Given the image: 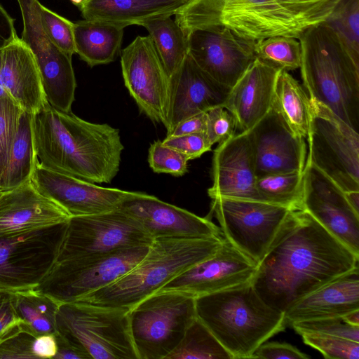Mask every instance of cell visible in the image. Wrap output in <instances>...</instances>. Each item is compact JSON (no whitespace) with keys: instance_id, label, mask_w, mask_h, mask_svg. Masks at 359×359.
<instances>
[{"instance_id":"cell-10","label":"cell","mask_w":359,"mask_h":359,"mask_svg":"<svg viewBox=\"0 0 359 359\" xmlns=\"http://www.w3.org/2000/svg\"><path fill=\"white\" fill-rule=\"evenodd\" d=\"M149 245L55 261L34 290L59 304L76 302L115 281L135 266Z\"/></svg>"},{"instance_id":"cell-39","label":"cell","mask_w":359,"mask_h":359,"mask_svg":"<svg viewBox=\"0 0 359 359\" xmlns=\"http://www.w3.org/2000/svg\"><path fill=\"white\" fill-rule=\"evenodd\" d=\"M39 12L42 27L50 41L70 57L76 53L74 22L48 9L41 4Z\"/></svg>"},{"instance_id":"cell-14","label":"cell","mask_w":359,"mask_h":359,"mask_svg":"<svg viewBox=\"0 0 359 359\" xmlns=\"http://www.w3.org/2000/svg\"><path fill=\"white\" fill-rule=\"evenodd\" d=\"M23 20L22 41L36 62L45 96L53 108L72 111L76 82L72 57L58 48L44 32L38 0H18Z\"/></svg>"},{"instance_id":"cell-55","label":"cell","mask_w":359,"mask_h":359,"mask_svg":"<svg viewBox=\"0 0 359 359\" xmlns=\"http://www.w3.org/2000/svg\"><path fill=\"white\" fill-rule=\"evenodd\" d=\"M6 95H9L7 93V92L4 89V88L2 85L1 81V78H0V97H4Z\"/></svg>"},{"instance_id":"cell-25","label":"cell","mask_w":359,"mask_h":359,"mask_svg":"<svg viewBox=\"0 0 359 359\" xmlns=\"http://www.w3.org/2000/svg\"><path fill=\"white\" fill-rule=\"evenodd\" d=\"M0 78L23 111L35 114L49 104L34 55L19 37L0 48Z\"/></svg>"},{"instance_id":"cell-12","label":"cell","mask_w":359,"mask_h":359,"mask_svg":"<svg viewBox=\"0 0 359 359\" xmlns=\"http://www.w3.org/2000/svg\"><path fill=\"white\" fill-rule=\"evenodd\" d=\"M66 222L0 233V287L20 291L40 284L54 264Z\"/></svg>"},{"instance_id":"cell-9","label":"cell","mask_w":359,"mask_h":359,"mask_svg":"<svg viewBox=\"0 0 359 359\" xmlns=\"http://www.w3.org/2000/svg\"><path fill=\"white\" fill-rule=\"evenodd\" d=\"M307 158L344 192L359 191V135L325 105L310 99Z\"/></svg>"},{"instance_id":"cell-50","label":"cell","mask_w":359,"mask_h":359,"mask_svg":"<svg viewBox=\"0 0 359 359\" xmlns=\"http://www.w3.org/2000/svg\"><path fill=\"white\" fill-rule=\"evenodd\" d=\"M18 38L14 20L0 4V48L6 46Z\"/></svg>"},{"instance_id":"cell-5","label":"cell","mask_w":359,"mask_h":359,"mask_svg":"<svg viewBox=\"0 0 359 359\" xmlns=\"http://www.w3.org/2000/svg\"><path fill=\"white\" fill-rule=\"evenodd\" d=\"M330 14L293 10L277 0H189L175 20L187 35L196 29L222 27L247 40L284 36L299 39Z\"/></svg>"},{"instance_id":"cell-31","label":"cell","mask_w":359,"mask_h":359,"mask_svg":"<svg viewBox=\"0 0 359 359\" xmlns=\"http://www.w3.org/2000/svg\"><path fill=\"white\" fill-rule=\"evenodd\" d=\"M60 304L34 289L15 291V307L19 329L36 337L56 332Z\"/></svg>"},{"instance_id":"cell-29","label":"cell","mask_w":359,"mask_h":359,"mask_svg":"<svg viewBox=\"0 0 359 359\" xmlns=\"http://www.w3.org/2000/svg\"><path fill=\"white\" fill-rule=\"evenodd\" d=\"M123 29L97 20L74 22L76 53L91 67L114 61L120 51Z\"/></svg>"},{"instance_id":"cell-46","label":"cell","mask_w":359,"mask_h":359,"mask_svg":"<svg viewBox=\"0 0 359 359\" xmlns=\"http://www.w3.org/2000/svg\"><path fill=\"white\" fill-rule=\"evenodd\" d=\"M15 291L0 287V341L20 331Z\"/></svg>"},{"instance_id":"cell-19","label":"cell","mask_w":359,"mask_h":359,"mask_svg":"<svg viewBox=\"0 0 359 359\" xmlns=\"http://www.w3.org/2000/svg\"><path fill=\"white\" fill-rule=\"evenodd\" d=\"M31 181L70 217L100 214L118 209L135 191L103 187L80 178L58 172L38 163Z\"/></svg>"},{"instance_id":"cell-26","label":"cell","mask_w":359,"mask_h":359,"mask_svg":"<svg viewBox=\"0 0 359 359\" xmlns=\"http://www.w3.org/2000/svg\"><path fill=\"white\" fill-rule=\"evenodd\" d=\"M69 217L62 208L41 194L31 180L0 196V233L55 225Z\"/></svg>"},{"instance_id":"cell-17","label":"cell","mask_w":359,"mask_h":359,"mask_svg":"<svg viewBox=\"0 0 359 359\" xmlns=\"http://www.w3.org/2000/svg\"><path fill=\"white\" fill-rule=\"evenodd\" d=\"M188 54L217 82L232 88L256 59L257 41L236 35L229 29H196L186 36Z\"/></svg>"},{"instance_id":"cell-1","label":"cell","mask_w":359,"mask_h":359,"mask_svg":"<svg viewBox=\"0 0 359 359\" xmlns=\"http://www.w3.org/2000/svg\"><path fill=\"white\" fill-rule=\"evenodd\" d=\"M359 256L303 210H294L263 259L252 285L284 313L302 297L358 266Z\"/></svg>"},{"instance_id":"cell-27","label":"cell","mask_w":359,"mask_h":359,"mask_svg":"<svg viewBox=\"0 0 359 359\" xmlns=\"http://www.w3.org/2000/svg\"><path fill=\"white\" fill-rule=\"evenodd\" d=\"M358 266L300 299L284 312L285 325L308 320L342 317L359 309Z\"/></svg>"},{"instance_id":"cell-57","label":"cell","mask_w":359,"mask_h":359,"mask_svg":"<svg viewBox=\"0 0 359 359\" xmlns=\"http://www.w3.org/2000/svg\"><path fill=\"white\" fill-rule=\"evenodd\" d=\"M1 193H2V191H0V196H1Z\"/></svg>"},{"instance_id":"cell-51","label":"cell","mask_w":359,"mask_h":359,"mask_svg":"<svg viewBox=\"0 0 359 359\" xmlns=\"http://www.w3.org/2000/svg\"><path fill=\"white\" fill-rule=\"evenodd\" d=\"M57 352V344L54 334L37 337L35 341V353L37 358L53 359Z\"/></svg>"},{"instance_id":"cell-36","label":"cell","mask_w":359,"mask_h":359,"mask_svg":"<svg viewBox=\"0 0 359 359\" xmlns=\"http://www.w3.org/2000/svg\"><path fill=\"white\" fill-rule=\"evenodd\" d=\"M325 22L337 33L359 65V0H337Z\"/></svg>"},{"instance_id":"cell-45","label":"cell","mask_w":359,"mask_h":359,"mask_svg":"<svg viewBox=\"0 0 359 359\" xmlns=\"http://www.w3.org/2000/svg\"><path fill=\"white\" fill-rule=\"evenodd\" d=\"M36 337L18 331L0 342V359L37 358Z\"/></svg>"},{"instance_id":"cell-38","label":"cell","mask_w":359,"mask_h":359,"mask_svg":"<svg viewBox=\"0 0 359 359\" xmlns=\"http://www.w3.org/2000/svg\"><path fill=\"white\" fill-rule=\"evenodd\" d=\"M22 111L10 95L0 97V181L9 161Z\"/></svg>"},{"instance_id":"cell-48","label":"cell","mask_w":359,"mask_h":359,"mask_svg":"<svg viewBox=\"0 0 359 359\" xmlns=\"http://www.w3.org/2000/svg\"><path fill=\"white\" fill-rule=\"evenodd\" d=\"M285 6L306 13L330 14L337 0H277Z\"/></svg>"},{"instance_id":"cell-30","label":"cell","mask_w":359,"mask_h":359,"mask_svg":"<svg viewBox=\"0 0 359 359\" xmlns=\"http://www.w3.org/2000/svg\"><path fill=\"white\" fill-rule=\"evenodd\" d=\"M34 114L22 111L6 168L0 181V191L18 187L29 181L39 163L33 132Z\"/></svg>"},{"instance_id":"cell-33","label":"cell","mask_w":359,"mask_h":359,"mask_svg":"<svg viewBox=\"0 0 359 359\" xmlns=\"http://www.w3.org/2000/svg\"><path fill=\"white\" fill-rule=\"evenodd\" d=\"M142 26L148 31L170 78L188 54L187 38L183 30L170 15L151 19Z\"/></svg>"},{"instance_id":"cell-24","label":"cell","mask_w":359,"mask_h":359,"mask_svg":"<svg viewBox=\"0 0 359 359\" xmlns=\"http://www.w3.org/2000/svg\"><path fill=\"white\" fill-rule=\"evenodd\" d=\"M280 71L256 57L231 88L224 107L240 132L250 130L270 110Z\"/></svg>"},{"instance_id":"cell-13","label":"cell","mask_w":359,"mask_h":359,"mask_svg":"<svg viewBox=\"0 0 359 359\" xmlns=\"http://www.w3.org/2000/svg\"><path fill=\"white\" fill-rule=\"evenodd\" d=\"M153 241L135 218L120 208L100 214L70 217L66 222L55 261L150 245Z\"/></svg>"},{"instance_id":"cell-43","label":"cell","mask_w":359,"mask_h":359,"mask_svg":"<svg viewBox=\"0 0 359 359\" xmlns=\"http://www.w3.org/2000/svg\"><path fill=\"white\" fill-rule=\"evenodd\" d=\"M207 123L205 134L213 145L221 143L236 135V120L225 107L212 108L206 112Z\"/></svg>"},{"instance_id":"cell-52","label":"cell","mask_w":359,"mask_h":359,"mask_svg":"<svg viewBox=\"0 0 359 359\" xmlns=\"http://www.w3.org/2000/svg\"><path fill=\"white\" fill-rule=\"evenodd\" d=\"M57 352L53 359H84L83 355L74 350L58 334H55Z\"/></svg>"},{"instance_id":"cell-35","label":"cell","mask_w":359,"mask_h":359,"mask_svg":"<svg viewBox=\"0 0 359 359\" xmlns=\"http://www.w3.org/2000/svg\"><path fill=\"white\" fill-rule=\"evenodd\" d=\"M233 359L207 327L197 318L179 346L167 359Z\"/></svg>"},{"instance_id":"cell-7","label":"cell","mask_w":359,"mask_h":359,"mask_svg":"<svg viewBox=\"0 0 359 359\" xmlns=\"http://www.w3.org/2000/svg\"><path fill=\"white\" fill-rule=\"evenodd\" d=\"M55 328L84 359H138L128 309L80 302L60 304Z\"/></svg>"},{"instance_id":"cell-28","label":"cell","mask_w":359,"mask_h":359,"mask_svg":"<svg viewBox=\"0 0 359 359\" xmlns=\"http://www.w3.org/2000/svg\"><path fill=\"white\" fill-rule=\"evenodd\" d=\"M189 0H87L79 6L85 20L126 27L175 15Z\"/></svg>"},{"instance_id":"cell-6","label":"cell","mask_w":359,"mask_h":359,"mask_svg":"<svg viewBox=\"0 0 359 359\" xmlns=\"http://www.w3.org/2000/svg\"><path fill=\"white\" fill-rule=\"evenodd\" d=\"M196 318L233 359L255 351L286 327L284 313L268 305L251 282L195 298Z\"/></svg>"},{"instance_id":"cell-56","label":"cell","mask_w":359,"mask_h":359,"mask_svg":"<svg viewBox=\"0 0 359 359\" xmlns=\"http://www.w3.org/2000/svg\"><path fill=\"white\" fill-rule=\"evenodd\" d=\"M87 0H71V1L76 5V6H79L81 5L83 2H85Z\"/></svg>"},{"instance_id":"cell-41","label":"cell","mask_w":359,"mask_h":359,"mask_svg":"<svg viewBox=\"0 0 359 359\" xmlns=\"http://www.w3.org/2000/svg\"><path fill=\"white\" fill-rule=\"evenodd\" d=\"M290 326L300 335L322 334L359 342V326H353L345 323L341 317L298 321L292 323Z\"/></svg>"},{"instance_id":"cell-49","label":"cell","mask_w":359,"mask_h":359,"mask_svg":"<svg viewBox=\"0 0 359 359\" xmlns=\"http://www.w3.org/2000/svg\"><path fill=\"white\" fill-rule=\"evenodd\" d=\"M206 123V112L200 113L179 123L172 131L166 136H178L195 133H205Z\"/></svg>"},{"instance_id":"cell-42","label":"cell","mask_w":359,"mask_h":359,"mask_svg":"<svg viewBox=\"0 0 359 359\" xmlns=\"http://www.w3.org/2000/svg\"><path fill=\"white\" fill-rule=\"evenodd\" d=\"M301 336L304 344L320 351L325 358H359V342L322 334H303Z\"/></svg>"},{"instance_id":"cell-21","label":"cell","mask_w":359,"mask_h":359,"mask_svg":"<svg viewBox=\"0 0 359 359\" xmlns=\"http://www.w3.org/2000/svg\"><path fill=\"white\" fill-rule=\"evenodd\" d=\"M135 218L153 239L203 238L223 236L208 218L142 192L126 199L118 208Z\"/></svg>"},{"instance_id":"cell-22","label":"cell","mask_w":359,"mask_h":359,"mask_svg":"<svg viewBox=\"0 0 359 359\" xmlns=\"http://www.w3.org/2000/svg\"><path fill=\"white\" fill-rule=\"evenodd\" d=\"M231 88L202 70L187 54L179 69L169 78L166 121L168 135L184 119L226 104Z\"/></svg>"},{"instance_id":"cell-2","label":"cell","mask_w":359,"mask_h":359,"mask_svg":"<svg viewBox=\"0 0 359 359\" xmlns=\"http://www.w3.org/2000/svg\"><path fill=\"white\" fill-rule=\"evenodd\" d=\"M33 132L39 164L93 183H110L121 164L119 130L85 121L48 104L34 114Z\"/></svg>"},{"instance_id":"cell-3","label":"cell","mask_w":359,"mask_h":359,"mask_svg":"<svg viewBox=\"0 0 359 359\" xmlns=\"http://www.w3.org/2000/svg\"><path fill=\"white\" fill-rule=\"evenodd\" d=\"M298 39L301 76L309 99L358 133L359 65L325 21L308 27Z\"/></svg>"},{"instance_id":"cell-40","label":"cell","mask_w":359,"mask_h":359,"mask_svg":"<svg viewBox=\"0 0 359 359\" xmlns=\"http://www.w3.org/2000/svg\"><path fill=\"white\" fill-rule=\"evenodd\" d=\"M148 154V163L154 172L180 177L188 171L187 157L161 140L151 144Z\"/></svg>"},{"instance_id":"cell-18","label":"cell","mask_w":359,"mask_h":359,"mask_svg":"<svg viewBox=\"0 0 359 359\" xmlns=\"http://www.w3.org/2000/svg\"><path fill=\"white\" fill-rule=\"evenodd\" d=\"M257 264L226 239L212 255L191 266L158 291L196 298L252 282Z\"/></svg>"},{"instance_id":"cell-32","label":"cell","mask_w":359,"mask_h":359,"mask_svg":"<svg viewBox=\"0 0 359 359\" xmlns=\"http://www.w3.org/2000/svg\"><path fill=\"white\" fill-rule=\"evenodd\" d=\"M273 105L296 134L306 138L310 121V99L288 71L281 70L278 75Z\"/></svg>"},{"instance_id":"cell-54","label":"cell","mask_w":359,"mask_h":359,"mask_svg":"<svg viewBox=\"0 0 359 359\" xmlns=\"http://www.w3.org/2000/svg\"><path fill=\"white\" fill-rule=\"evenodd\" d=\"M343 320L353 326H359V309L351 311L341 317Z\"/></svg>"},{"instance_id":"cell-23","label":"cell","mask_w":359,"mask_h":359,"mask_svg":"<svg viewBox=\"0 0 359 359\" xmlns=\"http://www.w3.org/2000/svg\"><path fill=\"white\" fill-rule=\"evenodd\" d=\"M211 199L229 198L261 201L256 190L255 160L248 131L240 132L219 144L212 165Z\"/></svg>"},{"instance_id":"cell-47","label":"cell","mask_w":359,"mask_h":359,"mask_svg":"<svg viewBox=\"0 0 359 359\" xmlns=\"http://www.w3.org/2000/svg\"><path fill=\"white\" fill-rule=\"evenodd\" d=\"M251 358L308 359L310 356L287 343L264 342L255 351Z\"/></svg>"},{"instance_id":"cell-37","label":"cell","mask_w":359,"mask_h":359,"mask_svg":"<svg viewBox=\"0 0 359 359\" xmlns=\"http://www.w3.org/2000/svg\"><path fill=\"white\" fill-rule=\"evenodd\" d=\"M297 39L284 36H271L255 45L256 57L281 70H294L301 65V46Z\"/></svg>"},{"instance_id":"cell-20","label":"cell","mask_w":359,"mask_h":359,"mask_svg":"<svg viewBox=\"0 0 359 359\" xmlns=\"http://www.w3.org/2000/svg\"><path fill=\"white\" fill-rule=\"evenodd\" d=\"M248 132L257 177L303 171L307 156L305 138L290 128L273 104L268 113Z\"/></svg>"},{"instance_id":"cell-4","label":"cell","mask_w":359,"mask_h":359,"mask_svg":"<svg viewBox=\"0 0 359 359\" xmlns=\"http://www.w3.org/2000/svg\"><path fill=\"white\" fill-rule=\"evenodd\" d=\"M224 241L223 236L155 238L146 255L130 271L76 302L130 310L180 273L214 255Z\"/></svg>"},{"instance_id":"cell-53","label":"cell","mask_w":359,"mask_h":359,"mask_svg":"<svg viewBox=\"0 0 359 359\" xmlns=\"http://www.w3.org/2000/svg\"><path fill=\"white\" fill-rule=\"evenodd\" d=\"M345 195L349 204L359 214V191L345 192Z\"/></svg>"},{"instance_id":"cell-11","label":"cell","mask_w":359,"mask_h":359,"mask_svg":"<svg viewBox=\"0 0 359 359\" xmlns=\"http://www.w3.org/2000/svg\"><path fill=\"white\" fill-rule=\"evenodd\" d=\"M294 210L255 200L212 199L211 212L224 238L258 264Z\"/></svg>"},{"instance_id":"cell-58","label":"cell","mask_w":359,"mask_h":359,"mask_svg":"<svg viewBox=\"0 0 359 359\" xmlns=\"http://www.w3.org/2000/svg\"><path fill=\"white\" fill-rule=\"evenodd\" d=\"M0 342H1V341H0Z\"/></svg>"},{"instance_id":"cell-34","label":"cell","mask_w":359,"mask_h":359,"mask_svg":"<svg viewBox=\"0 0 359 359\" xmlns=\"http://www.w3.org/2000/svg\"><path fill=\"white\" fill-rule=\"evenodd\" d=\"M256 190L262 201L302 210L303 171L269 174L257 177Z\"/></svg>"},{"instance_id":"cell-44","label":"cell","mask_w":359,"mask_h":359,"mask_svg":"<svg viewBox=\"0 0 359 359\" xmlns=\"http://www.w3.org/2000/svg\"><path fill=\"white\" fill-rule=\"evenodd\" d=\"M162 142L184 154L189 161L196 159L210 151L205 133H195L178 136H166Z\"/></svg>"},{"instance_id":"cell-15","label":"cell","mask_w":359,"mask_h":359,"mask_svg":"<svg viewBox=\"0 0 359 359\" xmlns=\"http://www.w3.org/2000/svg\"><path fill=\"white\" fill-rule=\"evenodd\" d=\"M124 84L140 111L164 126L169 77L149 35L137 36L121 53Z\"/></svg>"},{"instance_id":"cell-8","label":"cell","mask_w":359,"mask_h":359,"mask_svg":"<svg viewBox=\"0 0 359 359\" xmlns=\"http://www.w3.org/2000/svg\"><path fill=\"white\" fill-rule=\"evenodd\" d=\"M196 318L195 298L158 291L129 310L130 334L138 359H167Z\"/></svg>"},{"instance_id":"cell-16","label":"cell","mask_w":359,"mask_h":359,"mask_svg":"<svg viewBox=\"0 0 359 359\" xmlns=\"http://www.w3.org/2000/svg\"><path fill=\"white\" fill-rule=\"evenodd\" d=\"M302 210L359 256V214L349 204L345 192L307 157Z\"/></svg>"}]
</instances>
